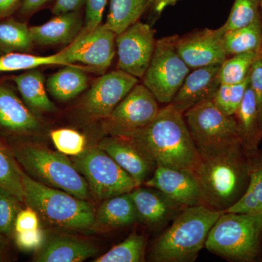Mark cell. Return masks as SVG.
Returning a JSON list of instances; mask_svg holds the SVG:
<instances>
[{"label":"cell","mask_w":262,"mask_h":262,"mask_svg":"<svg viewBox=\"0 0 262 262\" xmlns=\"http://www.w3.org/2000/svg\"><path fill=\"white\" fill-rule=\"evenodd\" d=\"M151 0H110L104 25L119 34L139 20Z\"/></svg>","instance_id":"4316f807"},{"label":"cell","mask_w":262,"mask_h":262,"mask_svg":"<svg viewBox=\"0 0 262 262\" xmlns=\"http://www.w3.org/2000/svg\"><path fill=\"white\" fill-rule=\"evenodd\" d=\"M24 102L34 113H53L56 106L48 97L44 76L39 71L27 70L13 78Z\"/></svg>","instance_id":"cb8c5ba5"},{"label":"cell","mask_w":262,"mask_h":262,"mask_svg":"<svg viewBox=\"0 0 262 262\" xmlns=\"http://www.w3.org/2000/svg\"><path fill=\"white\" fill-rule=\"evenodd\" d=\"M261 9L262 11V0H261Z\"/></svg>","instance_id":"7dc6e473"},{"label":"cell","mask_w":262,"mask_h":262,"mask_svg":"<svg viewBox=\"0 0 262 262\" xmlns=\"http://www.w3.org/2000/svg\"><path fill=\"white\" fill-rule=\"evenodd\" d=\"M262 213L222 212L211 227L205 247L236 261H253L261 249Z\"/></svg>","instance_id":"8992f818"},{"label":"cell","mask_w":262,"mask_h":262,"mask_svg":"<svg viewBox=\"0 0 262 262\" xmlns=\"http://www.w3.org/2000/svg\"><path fill=\"white\" fill-rule=\"evenodd\" d=\"M15 244L19 249L23 251H38L46 242L44 231L40 227L34 230L14 232Z\"/></svg>","instance_id":"74e56055"},{"label":"cell","mask_w":262,"mask_h":262,"mask_svg":"<svg viewBox=\"0 0 262 262\" xmlns=\"http://www.w3.org/2000/svg\"><path fill=\"white\" fill-rule=\"evenodd\" d=\"M179 0H158L156 5H155V10L158 13L163 12L167 7L172 6L178 2Z\"/></svg>","instance_id":"f6af8a7d"},{"label":"cell","mask_w":262,"mask_h":262,"mask_svg":"<svg viewBox=\"0 0 262 262\" xmlns=\"http://www.w3.org/2000/svg\"><path fill=\"white\" fill-rule=\"evenodd\" d=\"M224 32L217 29H205L176 41L177 51L190 69L221 65L227 59L224 45Z\"/></svg>","instance_id":"5bb4252c"},{"label":"cell","mask_w":262,"mask_h":262,"mask_svg":"<svg viewBox=\"0 0 262 262\" xmlns=\"http://www.w3.org/2000/svg\"><path fill=\"white\" fill-rule=\"evenodd\" d=\"M84 30H94L102 21L103 12L107 0H86Z\"/></svg>","instance_id":"ab89813d"},{"label":"cell","mask_w":262,"mask_h":262,"mask_svg":"<svg viewBox=\"0 0 262 262\" xmlns=\"http://www.w3.org/2000/svg\"><path fill=\"white\" fill-rule=\"evenodd\" d=\"M144 184L146 187L160 191L177 206L187 208L201 204L198 183L187 170L158 165L151 178Z\"/></svg>","instance_id":"9a60e30c"},{"label":"cell","mask_w":262,"mask_h":262,"mask_svg":"<svg viewBox=\"0 0 262 262\" xmlns=\"http://www.w3.org/2000/svg\"><path fill=\"white\" fill-rule=\"evenodd\" d=\"M130 195L135 205L138 218L148 225H158L168 220L174 207L160 191L136 187Z\"/></svg>","instance_id":"7402d4cb"},{"label":"cell","mask_w":262,"mask_h":262,"mask_svg":"<svg viewBox=\"0 0 262 262\" xmlns=\"http://www.w3.org/2000/svg\"><path fill=\"white\" fill-rule=\"evenodd\" d=\"M261 0H234L230 14L222 26L225 33L252 23L261 13Z\"/></svg>","instance_id":"e575fe53"},{"label":"cell","mask_w":262,"mask_h":262,"mask_svg":"<svg viewBox=\"0 0 262 262\" xmlns=\"http://www.w3.org/2000/svg\"><path fill=\"white\" fill-rule=\"evenodd\" d=\"M261 56V52H246L226 59L219 72L220 83H241L247 78L253 63Z\"/></svg>","instance_id":"1f68e13d"},{"label":"cell","mask_w":262,"mask_h":262,"mask_svg":"<svg viewBox=\"0 0 262 262\" xmlns=\"http://www.w3.org/2000/svg\"><path fill=\"white\" fill-rule=\"evenodd\" d=\"M72 161L89 184L90 192L101 201L130 192L139 184L100 147L88 148Z\"/></svg>","instance_id":"ba28073f"},{"label":"cell","mask_w":262,"mask_h":262,"mask_svg":"<svg viewBox=\"0 0 262 262\" xmlns=\"http://www.w3.org/2000/svg\"><path fill=\"white\" fill-rule=\"evenodd\" d=\"M145 239L133 232L121 244L94 260V262H141L144 261Z\"/></svg>","instance_id":"d6a6232c"},{"label":"cell","mask_w":262,"mask_h":262,"mask_svg":"<svg viewBox=\"0 0 262 262\" xmlns=\"http://www.w3.org/2000/svg\"><path fill=\"white\" fill-rule=\"evenodd\" d=\"M38 228H39V217L37 212L29 206L20 209L15 220L14 232H26Z\"/></svg>","instance_id":"60d3db41"},{"label":"cell","mask_w":262,"mask_h":262,"mask_svg":"<svg viewBox=\"0 0 262 262\" xmlns=\"http://www.w3.org/2000/svg\"><path fill=\"white\" fill-rule=\"evenodd\" d=\"M138 82V78L122 71L105 74L96 80L86 95L84 110L91 116L108 118Z\"/></svg>","instance_id":"4fadbf2b"},{"label":"cell","mask_w":262,"mask_h":262,"mask_svg":"<svg viewBox=\"0 0 262 262\" xmlns=\"http://www.w3.org/2000/svg\"><path fill=\"white\" fill-rule=\"evenodd\" d=\"M22 202L13 194L0 187V233L13 235L15 220Z\"/></svg>","instance_id":"8d00e7d4"},{"label":"cell","mask_w":262,"mask_h":262,"mask_svg":"<svg viewBox=\"0 0 262 262\" xmlns=\"http://www.w3.org/2000/svg\"><path fill=\"white\" fill-rule=\"evenodd\" d=\"M50 1L51 0H24L20 13L24 15L30 14Z\"/></svg>","instance_id":"7bdbcfd3"},{"label":"cell","mask_w":262,"mask_h":262,"mask_svg":"<svg viewBox=\"0 0 262 262\" xmlns=\"http://www.w3.org/2000/svg\"><path fill=\"white\" fill-rule=\"evenodd\" d=\"M220 67L208 66L189 72L170 104L184 115L196 105L213 100L221 84Z\"/></svg>","instance_id":"2e32d148"},{"label":"cell","mask_w":262,"mask_h":262,"mask_svg":"<svg viewBox=\"0 0 262 262\" xmlns=\"http://www.w3.org/2000/svg\"><path fill=\"white\" fill-rule=\"evenodd\" d=\"M224 45L227 56L246 52H261L262 15L252 23L226 32L224 34Z\"/></svg>","instance_id":"484cf974"},{"label":"cell","mask_w":262,"mask_h":262,"mask_svg":"<svg viewBox=\"0 0 262 262\" xmlns=\"http://www.w3.org/2000/svg\"><path fill=\"white\" fill-rule=\"evenodd\" d=\"M84 2L86 0H56L53 8V13L57 15L77 11L82 6Z\"/></svg>","instance_id":"b9f144b4"},{"label":"cell","mask_w":262,"mask_h":262,"mask_svg":"<svg viewBox=\"0 0 262 262\" xmlns=\"http://www.w3.org/2000/svg\"><path fill=\"white\" fill-rule=\"evenodd\" d=\"M48 65L75 64H68L58 53L49 56H34L27 53H10L0 56V72L34 70Z\"/></svg>","instance_id":"4dcf8cb0"},{"label":"cell","mask_w":262,"mask_h":262,"mask_svg":"<svg viewBox=\"0 0 262 262\" xmlns=\"http://www.w3.org/2000/svg\"><path fill=\"white\" fill-rule=\"evenodd\" d=\"M177 39L169 37L156 41L152 58L143 77V84L158 102H171L190 72L177 51Z\"/></svg>","instance_id":"9c48e42d"},{"label":"cell","mask_w":262,"mask_h":262,"mask_svg":"<svg viewBox=\"0 0 262 262\" xmlns=\"http://www.w3.org/2000/svg\"><path fill=\"white\" fill-rule=\"evenodd\" d=\"M20 0H0V18L8 16L13 13Z\"/></svg>","instance_id":"ee69618b"},{"label":"cell","mask_w":262,"mask_h":262,"mask_svg":"<svg viewBox=\"0 0 262 262\" xmlns=\"http://www.w3.org/2000/svg\"><path fill=\"white\" fill-rule=\"evenodd\" d=\"M24 203L52 227L88 229L96 224L94 207L85 200L45 185L22 173Z\"/></svg>","instance_id":"3957f363"},{"label":"cell","mask_w":262,"mask_h":262,"mask_svg":"<svg viewBox=\"0 0 262 262\" xmlns=\"http://www.w3.org/2000/svg\"><path fill=\"white\" fill-rule=\"evenodd\" d=\"M138 184H143L151 172L155 171L156 164L146 153L127 138L113 136L105 138L98 144Z\"/></svg>","instance_id":"e0dca14e"},{"label":"cell","mask_w":262,"mask_h":262,"mask_svg":"<svg viewBox=\"0 0 262 262\" xmlns=\"http://www.w3.org/2000/svg\"><path fill=\"white\" fill-rule=\"evenodd\" d=\"M158 102L145 85L136 84L105 119V130L113 136L130 138L155 120L160 111Z\"/></svg>","instance_id":"30bf717a"},{"label":"cell","mask_w":262,"mask_h":262,"mask_svg":"<svg viewBox=\"0 0 262 262\" xmlns=\"http://www.w3.org/2000/svg\"><path fill=\"white\" fill-rule=\"evenodd\" d=\"M0 126L17 134L34 132L39 127L34 113L13 91L0 85Z\"/></svg>","instance_id":"ffe728a7"},{"label":"cell","mask_w":262,"mask_h":262,"mask_svg":"<svg viewBox=\"0 0 262 262\" xmlns=\"http://www.w3.org/2000/svg\"><path fill=\"white\" fill-rule=\"evenodd\" d=\"M184 117L200 156H213L241 148L234 117L226 115L212 100L190 108Z\"/></svg>","instance_id":"52a82bcc"},{"label":"cell","mask_w":262,"mask_h":262,"mask_svg":"<svg viewBox=\"0 0 262 262\" xmlns=\"http://www.w3.org/2000/svg\"><path fill=\"white\" fill-rule=\"evenodd\" d=\"M4 234L0 233V258L3 257L7 249V242Z\"/></svg>","instance_id":"bcb514c9"},{"label":"cell","mask_w":262,"mask_h":262,"mask_svg":"<svg viewBox=\"0 0 262 262\" xmlns=\"http://www.w3.org/2000/svg\"><path fill=\"white\" fill-rule=\"evenodd\" d=\"M157 166L191 172L200 158L184 115L169 103L148 126L130 138Z\"/></svg>","instance_id":"6da1fadb"},{"label":"cell","mask_w":262,"mask_h":262,"mask_svg":"<svg viewBox=\"0 0 262 262\" xmlns=\"http://www.w3.org/2000/svg\"><path fill=\"white\" fill-rule=\"evenodd\" d=\"M116 36L104 24L94 30L84 29L73 42L58 53L68 64L82 63L98 73H103L115 58Z\"/></svg>","instance_id":"8fae6325"},{"label":"cell","mask_w":262,"mask_h":262,"mask_svg":"<svg viewBox=\"0 0 262 262\" xmlns=\"http://www.w3.org/2000/svg\"><path fill=\"white\" fill-rule=\"evenodd\" d=\"M22 173L12 150L0 141V187L24 203Z\"/></svg>","instance_id":"f546056e"},{"label":"cell","mask_w":262,"mask_h":262,"mask_svg":"<svg viewBox=\"0 0 262 262\" xmlns=\"http://www.w3.org/2000/svg\"><path fill=\"white\" fill-rule=\"evenodd\" d=\"M261 55H262V46H261Z\"/></svg>","instance_id":"c3c4849f"},{"label":"cell","mask_w":262,"mask_h":262,"mask_svg":"<svg viewBox=\"0 0 262 262\" xmlns=\"http://www.w3.org/2000/svg\"><path fill=\"white\" fill-rule=\"evenodd\" d=\"M222 213L203 204L187 207L155 243L151 251L153 261H194Z\"/></svg>","instance_id":"7a4b0ae2"},{"label":"cell","mask_w":262,"mask_h":262,"mask_svg":"<svg viewBox=\"0 0 262 262\" xmlns=\"http://www.w3.org/2000/svg\"><path fill=\"white\" fill-rule=\"evenodd\" d=\"M250 182L244 195L222 212L262 213V164L249 170Z\"/></svg>","instance_id":"f1b7e54d"},{"label":"cell","mask_w":262,"mask_h":262,"mask_svg":"<svg viewBox=\"0 0 262 262\" xmlns=\"http://www.w3.org/2000/svg\"><path fill=\"white\" fill-rule=\"evenodd\" d=\"M138 219L137 211L130 192L104 200L96 213V222L108 228L130 225Z\"/></svg>","instance_id":"d4e9b609"},{"label":"cell","mask_w":262,"mask_h":262,"mask_svg":"<svg viewBox=\"0 0 262 262\" xmlns=\"http://www.w3.org/2000/svg\"><path fill=\"white\" fill-rule=\"evenodd\" d=\"M97 248L88 241L64 235L53 236L37 251L34 261L80 262L94 256Z\"/></svg>","instance_id":"ac0fdd59"},{"label":"cell","mask_w":262,"mask_h":262,"mask_svg":"<svg viewBox=\"0 0 262 262\" xmlns=\"http://www.w3.org/2000/svg\"><path fill=\"white\" fill-rule=\"evenodd\" d=\"M81 28L82 19L76 11L57 15L46 23L29 27L33 42L40 46L70 44Z\"/></svg>","instance_id":"d6986e66"},{"label":"cell","mask_w":262,"mask_h":262,"mask_svg":"<svg viewBox=\"0 0 262 262\" xmlns=\"http://www.w3.org/2000/svg\"><path fill=\"white\" fill-rule=\"evenodd\" d=\"M11 150L18 164L37 182L80 199H91V193L85 179L67 155L29 144L15 146Z\"/></svg>","instance_id":"277c9868"},{"label":"cell","mask_w":262,"mask_h":262,"mask_svg":"<svg viewBox=\"0 0 262 262\" xmlns=\"http://www.w3.org/2000/svg\"><path fill=\"white\" fill-rule=\"evenodd\" d=\"M249 80L250 86L254 95L262 129V55L251 67L249 73Z\"/></svg>","instance_id":"f35d334b"},{"label":"cell","mask_w":262,"mask_h":262,"mask_svg":"<svg viewBox=\"0 0 262 262\" xmlns=\"http://www.w3.org/2000/svg\"><path fill=\"white\" fill-rule=\"evenodd\" d=\"M241 148L213 156H200L190 172L195 179L204 206L224 211L234 203L244 177Z\"/></svg>","instance_id":"5b68a950"},{"label":"cell","mask_w":262,"mask_h":262,"mask_svg":"<svg viewBox=\"0 0 262 262\" xmlns=\"http://www.w3.org/2000/svg\"><path fill=\"white\" fill-rule=\"evenodd\" d=\"M249 81L248 75L241 83L220 84L212 101L226 115L234 116L244 99Z\"/></svg>","instance_id":"836d02e7"},{"label":"cell","mask_w":262,"mask_h":262,"mask_svg":"<svg viewBox=\"0 0 262 262\" xmlns=\"http://www.w3.org/2000/svg\"><path fill=\"white\" fill-rule=\"evenodd\" d=\"M85 72H97L88 66H65L48 79L46 85L48 91L58 101L72 99L89 85V77Z\"/></svg>","instance_id":"44dd1931"},{"label":"cell","mask_w":262,"mask_h":262,"mask_svg":"<svg viewBox=\"0 0 262 262\" xmlns=\"http://www.w3.org/2000/svg\"><path fill=\"white\" fill-rule=\"evenodd\" d=\"M234 117L241 147L248 151H254L262 139V129L254 95L250 84Z\"/></svg>","instance_id":"603a6c76"},{"label":"cell","mask_w":262,"mask_h":262,"mask_svg":"<svg viewBox=\"0 0 262 262\" xmlns=\"http://www.w3.org/2000/svg\"><path fill=\"white\" fill-rule=\"evenodd\" d=\"M30 29L27 24L13 19L0 22V52L28 53L32 49Z\"/></svg>","instance_id":"83f0119b"},{"label":"cell","mask_w":262,"mask_h":262,"mask_svg":"<svg viewBox=\"0 0 262 262\" xmlns=\"http://www.w3.org/2000/svg\"><path fill=\"white\" fill-rule=\"evenodd\" d=\"M119 70L143 78L154 53L155 32L149 25L138 20L116 36Z\"/></svg>","instance_id":"7c38bea8"},{"label":"cell","mask_w":262,"mask_h":262,"mask_svg":"<svg viewBox=\"0 0 262 262\" xmlns=\"http://www.w3.org/2000/svg\"><path fill=\"white\" fill-rule=\"evenodd\" d=\"M51 138L58 151L61 154L75 157L85 149L86 138L83 134L71 128L53 130Z\"/></svg>","instance_id":"d590c367"}]
</instances>
